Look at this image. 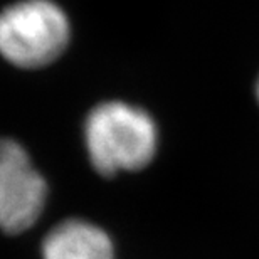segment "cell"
Returning a JSON list of instances; mask_svg holds the SVG:
<instances>
[{
  "mask_svg": "<svg viewBox=\"0 0 259 259\" xmlns=\"http://www.w3.org/2000/svg\"><path fill=\"white\" fill-rule=\"evenodd\" d=\"M84 143L91 165L101 175L133 172L152 162L158 132L147 111L123 101H106L88 115Z\"/></svg>",
  "mask_w": 259,
  "mask_h": 259,
  "instance_id": "6da1fadb",
  "label": "cell"
},
{
  "mask_svg": "<svg viewBox=\"0 0 259 259\" xmlns=\"http://www.w3.org/2000/svg\"><path fill=\"white\" fill-rule=\"evenodd\" d=\"M69 20L53 0H20L0 12V54L14 66L37 69L63 54Z\"/></svg>",
  "mask_w": 259,
  "mask_h": 259,
  "instance_id": "7a4b0ae2",
  "label": "cell"
},
{
  "mask_svg": "<svg viewBox=\"0 0 259 259\" xmlns=\"http://www.w3.org/2000/svg\"><path fill=\"white\" fill-rule=\"evenodd\" d=\"M48 200V184L22 145L0 138V231L19 234L32 227Z\"/></svg>",
  "mask_w": 259,
  "mask_h": 259,
  "instance_id": "3957f363",
  "label": "cell"
},
{
  "mask_svg": "<svg viewBox=\"0 0 259 259\" xmlns=\"http://www.w3.org/2000/svg\"><path fill=\"white\" fill-rule=\"evenodd\" d=\"M44 259H115L110 236L88 221L69 219L49 231L42 242Z\"/></svg>",
  "mask_w": 259,
  "mask_h": 259,
  "instance_id": "277c9868",
  "label": "cell"
},
{
  "mask_svg": "<svg viewBox=\"0 0 259 259\" xmlns=\"http://www.w3.org/2000/svg\"><path fill=\"white\" fill-rule=\"evenodd\" d=\"M256 95H257V101H259V79H257V84H256Z\"/></svg>",
  "mask_w": 259,
  "mask_h": 259,
  "instance_id": "5b68a950",
  "label": "cell"
}]
</instances>
